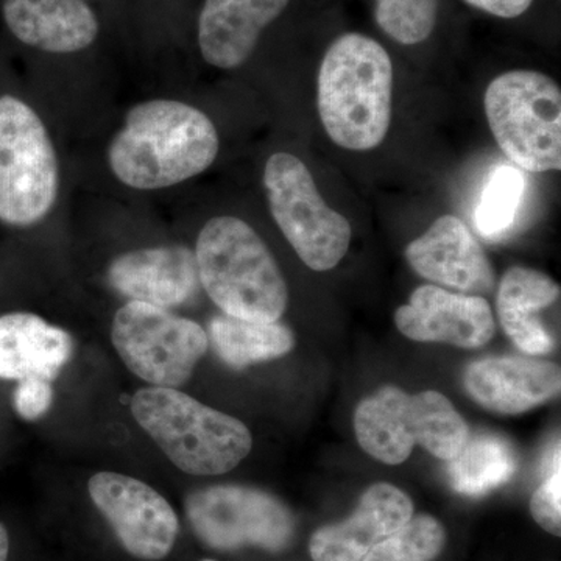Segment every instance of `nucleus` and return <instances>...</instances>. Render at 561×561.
I'll list each match as a JSON object with an SVG mask.
<instances>
[{"mask_svg":"<svg viewBox=\"0 0 561 561\" xmlns=\"http://www.w3.org/2000/svg\"><path fill=\"white\" fill-rule=\"evenodd\" d=\"M219 135L203 111L157 99L128 111L111 140V171L125 186L157 191L201 175L216 161Z\"/></svg>","mask_w":561,"mask_h":561,"instance_id":"f257e3e1","label":"nucleus"},{"mask_svg":"<svg viewBox=\"0 0 561 561\" xmlns=\"http://www.w3.org/2000/svg\"><path fill=\"white\" fill-rule=\"evenodd\" d=\"M393 65L378 41L339 36L324 54L317 81L321 124L332 142L351 151L381 146L391 122Z\"/></svg>","mask_w":561,"mask_h":561,"instance_id":"f03ea898","label":"nucleus"},{"mask_svg":"<svg viewBox=\"0 0 561 561\" xmlns=\"http://www.w3.org/2000/svg\"><path fill=\"white\" fill-rule=\"evenodd\" d=\"M198 276L210 300L238 319L272 323L289 301L275 257L247 221L210 219L197 239Z\"/></svg>","mask_w":561,"mask_h":561,"instance_id":"7ed1b4c3","label":"nucleus"},{"mask_svg":"<svg viewBox=\"0 0 561 561\" xmlns=\"http://www.w3.org/2000/svg\"><path fill=\"white\" fill-rule=\"evenodd\" d=\"M131 413L169 460L187 474H225L253 448L242 421L171 387L139 390L133 397Z\"/></svg>","mask_w":561,"mask_h":561,"instance_id":"20e7f679","label":"nucleus"},{"mask_svg":"<svg viewBox=\"0 0 561 561\" xmlns=\"http://www.w3.org/2000/svg\"><path fill=\"white\" fill-rule=\"evenodd\" d=\"M354 431L360 448L387 465L408 460L416 445L449 461L470 438L467 421L445 394L434 390L409 394L397 386L382 387L360 401Z\"/></svg>","mask_w":561,"mask_h":561,"instance_id":"39448f33","label":"nucleus"},{"mask_svg":"<svg viewBox=\"0 0 561 561\" xmlns=\"http://www.w3.org/2000/svg\"><path fill=\"white\" fill-rule=\"evenodd\" d=\"M486 119L508 160L527 172L561 169V91L537 70L496 77L483 98Z\"/></svg>","mask_w":561,"mask_h":561,"instance_id":"423d86ee","label":"nucleus"},{"mask_svg":"<svg viewBox=\"0 0 561 561\" xmlns=\"http://www.w3.org/2000/svg\"><path fill=\"white\" fill-rule=\"evenodd\" d=\"M58 161L43 121L13 98H0V221L32 227L54 208Z\"/></svg>","mask_w":561,"mask_h":561,"instance_id":"0eeeda50","label":"nucleus"},{"mask_svg":"<svg viewBox=\"0 0 561 561\" xmlns=\"http://www.w3.org/2000/svg\"><path fill=\"white\" fill-rule=\"evenodd\" d=\"M264 187L273 219L300 260L316 272L334 268L350 249L353 230L323 201L305 162L284 151L272 154Z\"/></svg>","mask_w":561,"mask_h":561,"instance_id":"6e6552de","label":"nucleus"},{"mask_svg":"<svg viewBox=\"0 0 561 561\" xmlns=\"http://www.w3.org/2000/svg\"><path fill=\"white\" fill-rule=\"evenodd\" d=\"M111 341L133 375L171 389L190 381L209 346L201 324L140 301L127 302L116 312Z\"/></svg>","mask_w":561,"mask_h":561,"instance_id":"1a4fd4ad","label":"nucleus"},{"mask_svg":"<svg viewBox=\"0 0 561 561\" xmlns=\"http://www.w3.org/2000/svg\"><path fill=\"white\" fill-rule=\"evenodd\" d=\"M187 519L203 542L220 551L260 546L286 548L295 522L289 508L265 491L238 485L198 490L186 501Z\"/></svg>","mask_w":561,"mask_h":561,"instance_id":"9d476101","label":"nucleus"},{"mask_svg":"<svg viewBox=\"0 0 561 561\" xmlns=\"http://www.w3.org/2000/svg\"><path fill=\"white\" fill-rule=\"evenodd\" d=\"M88 489L95 507L108 519L131 556L161 560L172 551L179 518L157 490L119 472L92 476Z\"/></svg>","mask_w":561,"mask_h":561,"instance_id":"9b49d317","label":"nucleus"},{"mask_svg":"<svg viewBox=\"0 0 561 561\" xmlns=\"http://www.w3.org/2000/svg\"><path fill=\"white\" fill-rule=\"evenodd\" d=\"M394 323L411 341L449 343L465 350L481 348L496 332L485 298L431 284L413 290L411 301L394 312Z\"/></svg>","mask_w":561,"mask_h":561,"instance_id":"f8f14e48","label":"nucleus"},{"mask_svg":"<svg viewBox=\"0 0 561 561\" xmlns=\"http://www.w3.org/2000/svg\"><path fill=\"white\" fill-rule=\"evenodd\" d=\"M413 271L438 286L467 295L491 294L496 286L493 265L481 243L456 216L438 217L430 230L405 247Z\"/></svg>","mask_w":561,"mask_h":561,"instance_id":"ddd939ff","label":"nucleus"},{"mask_svg":"<svg viewBox=\"0 0 561 561\" xmlns=\"http://www.w3.org/2000/svg\"><path fill=\"white\" fill-rule=\"evenodd\" d=\"M111 286L131 301L175 308L197 295V257L187 247H158L128 251L111 262Z\"/></svg>","mask_w":561,"mask_h":561,"instance_id":"4468645a","label":"nucleus"},{"mask_svg":"<svg viewBox=\"0 0 561 561\" xmlns=\"http://www.w3.org/2000/svg\"><path fill=\"white\" fill-rule=\"evenodd\" d=\"M412 516L413 504L404 491L390 483H376L365 491L348 519L321 527L312 535V560L360 561Z\"/></svg>","mask_w":561,"mask_h":561,"instance_id":"2eb2a0df","label":"nucleus"},{"mask_svg":"<svg viewBox=\"0 0 561 561\" xmlns=\"http://www.w3.org/2000/svg\"><path fill=\"white\" fill-rule=\"evenodd\" d=\"M465 389L486 411L518 415L559 397L561 371L552 362L486 357L465 371Z\"/></svg>","mask_w":561,"mask_h":561,"instance_id":"dca6fc26","label":"nucleus"},{"mask_svg":"<svg viewBox=\"0 0 561 561\" xmlns=\"http://www.w3.org/2000/svg\"><path fill=\"white\" fill-rule=\"evenodd\" d=\"M290 0H205L198 46L208 65L236 69L249 60L262 32L278 20Z\"/></svg>","mask_w":561,"mask_h":561,"instance_id":"f3484780","label":"nucleus"},{"mask_svg":"<svg viewBox=\"0 0 561 561\" xmlns=\"http://www.w3.org/2000/svg\"><path fill=\"white\" fill-rule=\"evenodd\" d=\"M3 20L21 43L49 54L88 49L99 21L84 0H0Z\"/></svg>","mask_w":561,"mask_h":561,"instance_id":"a211bd4d","label":"nucleus"},{"mask_svg":"<svg viewBox=\"0 0 561 561\" xmlns=\"http://www.w3.org/2000/svg\"><path fill=\"white\" fill-rule=\"evenodd\" d=\"M73 343L61 328L28 312L0 317V379L55 381L68 364Z\"/></svg>","mask_w":561,"mask_h":561,"instance_id":"6ab92c4d","label":"nucleus"},{"mask_svg":"<svg viewBox=\"0 0 561 561\" xmlns=\"http://www.w3.org/2000/svg\"><path fill=\"white\" fill-rule=\"evenodd\" d=\"M560 298V286L534 268L512 267L504 273L497 289L496 308L502 328L524 353L531 356L551 353L553 339L538 312Z\"/></svg>","mask_w":561,"mask_h":561,"instance_id":"aec40b11","label":"nucleus"},{"mask_svg":"<svg viewBox=\"0 0 561 561\" xmlns=\"http://www.w3.org/2000/svg\"><path fill=\"white\" fill-rule=\"evenodd\" d=\"M209 332L220 359L238 370L278 359L295 346L294 332L278 321L264 323L224 313L210 321Z\"/></svg>","mask_w":561,"mask_h":561,"instance_id":"412c9836","label":"nucleus"},{"mask_svg":"<svg viewBox=\"0 0 561 561\" xmlns=\"http://www.w3.org/2000/svg\"><path fill=\"white\" fill-rule=\"evenodd\" d=\"M518 465V454L507 438L479 434L448 461V479L457 493L482 496L511 481Z\"/></svg>","mask_w":561,"mask_h":561,"instance_id":"4be33fe9","label":"nucleus"},{"mask_svg":"<svg viewBox=\"0 0 561 561\" xmlns=\"http://www.w3.org/2000/svg\"><path fill=\"white\" fill-rule=\"evenodd\" d=\"M524 190L526 180L518 169L501 165L491 173L474 216L476 228L483 238L496 241L511 230L523 202Z\"/></svg>","mask_w":561,"mask_h":561,"instance_id":"5701e85b","label":"nucleus"},{"mask_svg":"<svg viewBox=\"0 0 561 561\" xmlns=\"http://www.w3.org/2000/svg\"><path fill=\"white\" fill-rule=\"evenodd\" d=\"M445 529L432 516L411 518L375 546L360 561H434L445 546Z\"/></svg>","mask_w":561,"mask_h":561,"instance_id":"b1692460","label":"nucleus"},{"mask_svg":"<svg viewBox=\"0 0 561 561\" xmlns=\"http://www.w3.org/2000/svg\"><path fill=\"white\" fill-rule=\"evenodd\" d=\"M440 0H376V21L404 46L423 43L437 24Z\"/></svg>","mask_w":561,"mask_h":561,"instance_id":"393cba45","label":"nucleus"},{"mask_svg":"<svg viewBox=\"0 0 561 561\" xmlns=\"http://www.w3.org/2000/svg\"><path fill=\"white\" fill-rule=\"evenodd\" d=\"M530 513L535 522L549 534L561 535V463L560 445L553 453L551 476L538 486L530 500Z\"/></svg>","mask_w":561,"mask_h":561,"instance_id":"a878e982","label":"nucleus"},{"mask_svg":"<svg viewBox=\"0 0 561 561\" xmlns=\"http://www.w3.org/2000/svg\"><path fill=\"white\" fill-rule=\"evenodd\" d=\"M51 402H54V390L50 382L44 379H22L14 390V409L24 420L33 421L46 415Z\"/></svg>","mask_w":561,"mask_h":561,"instance_id":"bb28decb","label":"nucleus"},{"mask_svg":"<svg viewBox=\"0 0 561 561\" xmlns=\"http://www.w3.org/2000/svg\"><path fill=\"white\" fill-rule=\"evenodd\" d=\"M465 2L493 16L513 20L526 13L534 0H465Z\"/></svg>","mask_w":561,"mask_h":561,"instance_id":"cd10ccee","label":"nucleus"},{"mask_svg":"<svg viewBox=\"0 0 561 561\" xmlns=\"http://www.w3.org/2000/svg\"><path fill=\"white\" fill-rule=\"evenodd\" d=\"M9 531H7L5 526L0 523V561H7V557H9Z\"/></svg>","mask_w":561,"mask_h":561,"instance_id":"c85d7f7f","label":"nucleus"},{"mask_svg":"<svg viewBox=\"0 0 561 561\" xmlns=\"http://www.w3.org/2000/svg\"><path fill=\"white\" fill-rule=\"evenodd\" d=\"M203 561H214V560H203Z\"/></svg>","mask_w":561,"mask_h":561,"instance_id":"c756f323","label":"nucleus"}]
</instances>
